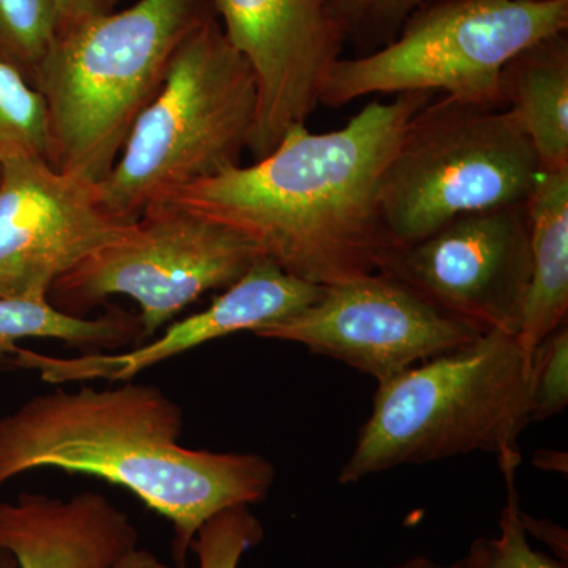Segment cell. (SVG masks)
Wrapping results in <instances>:
<instances>
[{"label": "cell", "instance_id": "1", "mask_svg": "<svg viewBox=\"0 0 568 568\" xmlns=\"http://www.w3.org/2000/svg\"><path fill=\"white\" fill-rule=\"evenodd\" d=\"M433 97L403 92L394 102L368 103L336 132L298 123L264 159L224 168L160 203L230 227L286 274L316 286L376 274L394 248L381 181L410 119Z\"/></svg>", "mask_w": 568, "mask_h": 568}, {"label": "cell", "instance_id": "2", "mask_svg": "<svg viewBox=\"0 0 568 568\" xmlns=\"http://www.w3.org/2000/svg\"><path fill=\"white\" fill-rule=\"evenodd\" d=\"M182 406L162 388H58L0 417V487L33 470L84 474L129 489L173 525V555L185 567L209 519L263 503L275 467L257 454L182 446Z\"/></svg>", "mask_w": 568, "mask_h": 568}, {"label": "cell", "instance_id": "3", "mask_svg": "<svg viewBox=\"0 0 568 568\" xmlns=\"http://www.w3.org/2000/svg\"><path fill=\"white\" fill-rule=\"evenodd\" d=\"M213 17L211 0H138L58 36L33 80L47 104L51 166L106 179L175 51Z\"/></svg>", "mask_w": 568, "mask_h": 568}, {"label": "cell", "instance_id": "4", "mask_svg": "<svg viewBox=\"0 0 568 568\" xmlns=\"http://www.w3.org/2000/svg\"><path fill=\"white\" fill-rule=\"evenodd\" d=\"M529 373L517 336L489 332L377 384L339 484L473 452L496 455L500 469L518 467V439L530 424Z\"/></svg>", "mask_w": 568, "mask_h": 568}, {"label": "cell", "instance_id": "5", "mask_svg": "<svg viewBox=\"0 0 568 568\" xmlns=\"http://www.w3.org/2000/svg\"><path fill=\"white\" fill-rule=\"evenodd\" d=\"M256 111L252 67L213 17L182 41L162 89L138 115L111 173L97 183L104 207L133 223L152 204L239 164Z\"/></svg>", "mask_w": 568, "mask_h": 568}, {"label": "cell", "instance_id": "6", "mask_svg": "<svg viewBox=\"0 0 568 568\" xmlns=\"http://www.w3.org/2000/svg\"><path fill=\"white\" fill-rule=\"evenodd\" d=\"M541 174L514 111L429 100L384 171L381 215L394 248L414 244L467 213L528 204Z\"/></svg>", "mask_w": 568, "mask_h": 568}, {"label": "cell", "instance_id": "7", "mask_svg": "<svg viewBox=\"0 0 568 568\" xmlns=\"http://www.w3.org/2000/svg\"><path fill=\"white\" fill-rule=\"evenodd\" d=\"M568 31V0H426L390 43L338 59L320 103L338 108L375 93L446 92L458 102L507 108L503 70L530 44Z\"/></svg>", "mask_w": 568, "mask_h": 568}, {"label": "cell", "instance_id": "8", "mask_svg": "<svg viewBox=\"0 0 568 568\" xmlns=\"http://www.w3.org/2000/svg\"><path fill=\"white\" fill-rule=\"evenodd\" d=\"M260 257V250L230 227L156 203L121 237L61 276L48 301L67 315L84 317L108 298L125 295L140 306L148 342L201 295L241 280Z\"/></svg>", "mask_w": 568, "mask_h": 568}, {"label": "cell", "instance_id": "9", "mask_svg": "<svg viewBox=\"0 0 568 568\" xmlns=\"http://www.w3.org/2000/svg\"><path fill=\"white\" fill-rule=\"evenodd\" d=\"M376 274L478 334L517 336L530 278L528 209L458 216L422 241L392 248Z\"/></svg>", "mask_w": 568, "mask_h": 568}, {"label": "cell", "instance_id": "10", "mask_svg": "<svg viewBox=\"0 0 568 568\" xmlns=\"http://www.w3.org/2000/svg\"><path fill=\"white\" fill-rule=\"evenodd\" d=\"M254 335L297 343L383 384L422 362L473 345L481 334L395 280L373 274L324 286L315 304Z\"/></svg>", "mask_w": 568, "mask_h": 568}, {"label": "cell", "instance_id": "11", "mask_svg": "<svg viewBox=\"0 0 568 568\" xmlns=\"http://www.w3.org/2000/svg\"><path fill=\"white\" fill-rule=\"evenodd\" d=\"M133 223L106 211L97 183L11 156L0 173V297L48 301L61 276Z\"/></svg>", "mask_w": 568, "mask_h": 568}, {"label": "cell", "instance_id": "12", "mask_svg": "<svg viewBox=\"0 0 568 568\" xmlns=\"http://www.w3.org/2000/svg\"><path fill=\"white\" fill-rule=\"evenodd\" d=\"M224 36L252 67L257 111L248 151L268 155L320 104L347 41L334 0H211Z\"/></svg>", "mask_w": 568, "mask_h": 568}, {"label": "cell", "instance_id": "13", "mask_svg": "<svg viewBox=\"0 0 568 568\" xmlns=\"http://www.w3.org/2000/svg\"><path fill=\"white\" fill-rule=\"evenodd\" d=\"M324 286L286 274L267 257H260L241 280L223 291L196 315L175 321L155 339L126 353H84L52 357L21 346L13 358L17 368L39 373L47 384L106 379L126 383L163 362L171 361L239 332H254L302 312L323 294Z\"/></svg>", "mask_w": 568, "mask_h": 568}, {"label": "cell", "instance_id": "14", "mask_svg": "<svg viewBox=\"0 0 568 568\" xmlns=\"http://www.w3.org/2000/svg\"><path fill=\"white\" fill-rule=\"evenodd\" d=\"M138 540L129 515L100 493H22L0 503V548L20 568H114Z\"/></svg>", "mask_w": 568, "mask_h": 568}, {"label": "cell", "instance_id": "15", "mask_svg": "<svg viewBox=\"0 0 568 568\" xmlns=\"http://www.w3.org/2000/svg\"><path fill=\"white\" fill-rule=\"evenodd\" d=\"M526 209L530 278L517 342L530 365L537 346L567 323L568 170L541 174Z\"/></svg>", "mask_w": 568, "mask_h": 568}, {"label": "cell", "instance_id": "16", "mask_svg": "<svg viewBox=\"0 0 568 568\" xmlns=\"http://www.w3.org/2000/svg\"><path fill=\"white\" fill-rule=\"evenodd\" d=\"M504 102L532 142L541 173L568 170V39L556 33L503 70Z\"/></svg>", "mask_w": 568, "mask_h": 568}, {"label": "cell", "instance_id": "17", "mask_svg": "<svg viewBox=\"0 0 568 568\" xmlns=\"http://www.w3.org/2000/svg\"><path fill=\"white\" fill-rule=\"evenodd\" d=\"M58 339L85 353H108L144 342L140 316L118 306L104 315L71 316L36 298L0 297V364H13L20 342Z\"/></svg>", "mask_w": 568, "mask_h": 568}, {"label": "cell", "instance_id": "18", "mask_svg": "<svg viewBox=\"0 0 568 568\" xmlns=\"http://www.w3.org/2000/svg\"><path fill=\"white\" fill-rule=\"evenodd\" d=\"M47 104L20 71L0 62V173L11 156L37 155L50 162Z\"/></svg>", "mask_w": 568, "mask_h": 568}, {"label": "cell", "instance_id": "19", "mask_svg": "<svg viewBox=\"0 0 568 568\" xmlns=\"http://www.w3.org/2000/svg\"><path fill=\"white\" fill-rule=\"evenodd\" d=\"M58 31L55 0H0V62L32 85Z\"/></svg>", "mask_w": 568, "mask_h": 568}, {"label": "cell", "instance_id": "20", "mask_svg": "<svg viewBox=\"0 0 568 568\" xmlns=\"http://www.w3.org/2000/svg\"><path fill=\"white\" fill-rule=\"evenodd\" d=\"M507 484V504L500 517V534L497 537L477 538L470 545L459 568H567L559 559L549 558L545 552L530 547L528 534L521 521L515 473L517 467L503 469Z\"/></svg>", "mask_w": 568, "mask_h": 568}, {"label": "cell", "instance_id": "21", "mask_svg": "<svg viewBox=\"0 0 568 568\" xmlns=\"http://www.w3.org/2000/svg\"><path fill=\"white\" fill-rule=\"evenodd\" d=\"M264 530L250 506L226 508L209 519L192 545L200 568H239L245 552L263 540Z\"/></svg>", "mask_w": 568, "mask_h": 568}, {"label": "cell", "instance_id": "22", "mask_svg": "<svg viewBox=\"0 0 568 568\" xmlns=\"http://www.w3.org/2000/svg\"><path fill=\"white\" fill-rule=\"evenodd\" d=\"M568 406L567 323L549 334L534 351L529 373V416L544 422L559 416Z\"/></svg>", "mask_w": 568, "mask_h": 568}, {"label": "cell", "instance_id": "23", "mask_svg": "<svg viewBox=\"0 0 568 568\" xmlns=\"http://www.w3.org/2000/svg\"><path fill=\"white\" fill-rule=\"evenodd\" d=\"M426 0H334L332 11L347 40L376 48L390 43L403 22Z\"/></svg>", "mask_w": 568, "mask_h": 568}, {"label": "cell", "instance_id": "24", "mask_svg": "<svg viewBox=\"0 0 568 568\" xmlns=\"http://www.w3.org/2000/svg\"><path fill=\"white\" fill-rule=\"evenodd\" d=\"M119 2L121 0H55L59 11L58 36L82 22L111 13L118 9Z\"/></svg>", "mask_w": 568, "mask_h": 568}, {"label": "cell", "instance_id": "25", "mask_svg": "<svg viewBox=\"0 0 568 568\" xmlns=\"http://www.w3.org/2000/svg\"><path fill=\"white\" fill-rule=\"evenodd\" d=\"M521 521L526 534H532L538 540L547 544L552 549L560 562L567 564L568 556V536L567 530L547 521V519H536L521 511Z\"/></svg>", "mask_w": 568, "mask_h": 568}, {"label": "cell", "instance_id": "26", "mask_svg": "<svg viewBox=\"0 0 568 568\" xmlns=\"http://www.w3.org/2000/svg\"><path fill=\"white\" fill-rule=\"evenodd\" d=\"M114 568H173L164 564L159 556L149 549L134 548L129 555L123 556L121 562Z\"/></svg>", "mask_w": 568, "mask_h": 568}, {"label": "cell", "instance_id": "27", "mask_svg": "<svg viewBox=\"0 0 568 568\" xmlns=\"http://www.w3.org/2000/svg\"><path fill=\"white\" fill-rule=\"evenodd\" d=\"M394 568H459L458 564H454V566H443V564H437L435 560L424 558V556H418V558H413L403 562L402 566H396Z\"/></svg>", "mask_w": 568, "mask_h": 568}, {"label": "cell", "instance_id": "28", "mask_svg": "<svg viewBox=\"0 0 568 568\" xmlns=\"http://www.w3.org/2000/svg\"><path fill=\"white\" fill-rule=\"evenodd\" d=\"M0 568H20L17 560L6 549L0 548Z\"/></svg>", "mask_w": 568, "mask_h": 568}, {"label": "cell", "instance_id": "29", "mask_svg": "<svg viewBox=\"0 0 568 568\" xmlns=\"http://www.w3.org/2000/svg\"><path fill=\"white\" fill-rule=\"evenodd\" d=\"M526 2H555V0H526Z\"/></svg>", "mask_w": 568, "mask_h": 568}]
</instances>
